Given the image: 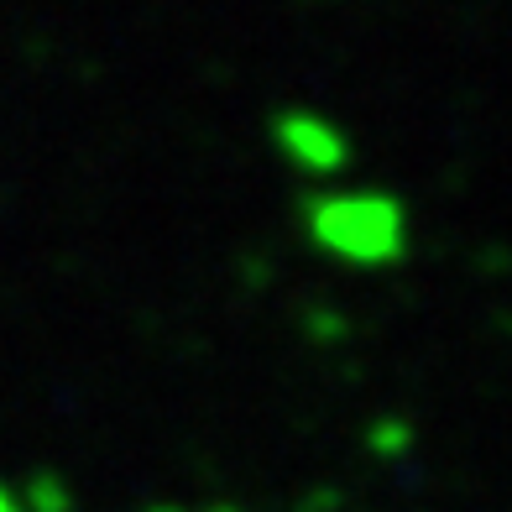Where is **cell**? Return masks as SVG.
Returning <instances> with one entry per match:
<instances>
[{"mask_svg": "<svg viewBox=\"0 0 512 512\" xmlns=\"http://www.w3.org/2000/svg\"><path fill=\"white\" fill-rule=\"evenodd\" d=\"M21 497V512H68L74 507V492H68V481L58 471H37L27 481V492H16Z\"/></svg>", "mask_w": 512, "mask_h": 512, "instance_id": "3", "label": "cell"}, {"mask_svg": "<svg viewBox=\"0 0 512 512\" xmlns=\"http://www.w3.org/2000/svg\"><path fill=\"white\" fill-rule=\"evenodd\" d=\"M0 512H21V497L11 492V486H0Z\"/></svg>", "mask_w": 512, "mask_h": 512, "instance_id": "5", "label": "cell"}, {"mask_svg": "<svg viewBox=\"0 0 512 512\" xmlns=\"http://www.w3.org/2000/svg\"><path fill=\"white\" fill-rule=\"evenodd\" d=\"M304 236L340 267H398L408 256V204L382 189H324L304 199Z\"/></svg>", "mask_w": 512, "mask_h": 512, "instance_id": "1", "label": "cell"}, {"mask_svg": "<svg viewBox=\"0 0 512 512\" xmlns=\"http://www.w3.org/2000/svg\"><path fill=\"white\" fill-rule=\"evenodd\" d=\"M272 147L283 152V162L304 178H335V173L351 168V157H356L345 126L330 121V115H319V110H309V105H293V110L272 115Z\"/></svg>", "mask_w": 512, "mask_h": 512, "instance_id": "2", "label": "cell"}, {"mask_svg": "<svg viewBox=\"0 0 512 512\" xmlns=\"http://www.w3.org/2000/svg\"><path fill=\"white\" fill-rule=\"evenodd\" d=\"M366 445L377 450V455H408V445H413V429L403 424V418H377V424H371V434H366Z\"/></svg>", "mask_w": 512, "mask_h": 512, "instance_id": "4", "label": "cell"}, {"mask_svg": "<svg viewBox=\"0 0 512 512\" xmlns=\"http://www.w3.org/2000/svg\"><path fill=\"white\" fill-rule=\"evenodd\" d=\"M215 512H236V507H215Z\"/></svg>", "mask_w": 512, "mask_h": 512, "instance_id": "7", "label": "cell"}, {"mask_svg": "<svg viewBox=\"0 0 512 512\" xmlns=\"http://www.w3.org/2000/svg\"><path fill=\"white\" fill-rule=\"evenodd\" d=\"M157 512H178V507H157Z\"/></svg>", "mask_w": 512, "mask_h": 512, "instance_id": "6", "label": "cell"}]
</instances>
